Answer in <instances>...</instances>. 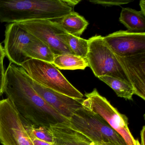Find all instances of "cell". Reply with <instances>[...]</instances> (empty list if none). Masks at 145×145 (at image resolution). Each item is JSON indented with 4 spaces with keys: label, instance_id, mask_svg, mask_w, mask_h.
Wrapping results in <instances>:
<instances>
[{
    "label": "cell",
    "instance_id": "2e32d148",
    "mask_svg": "<svg viewBox=\"0 0 145 145\" xmlns=\"http://www.w3.org/2000/svg\"><path fill=\"white\" fill-rule=\"evenodd\" d=\"M24 52L29 59H36L50 63H52L55 57L50 49L36 37L26 47Z\"/></svg>",
    "mask_w": 145,
    "mask_h": 145
},
{
    "label": "cell",
    "instance_id": "4316f807",
    "mask_svg": "<svg viewBox=\"0 0 145 145\" xmlns=\"http://www.w3.org/2000/svg\"><path fill=\"white\" fill-rule=\"evenodd\" d=\"M96 145H116L114 143H111V142H101V143H98V144H95Z\"/></svg>",
    "mask_w": 145,
    "mask_h": 145
},
{
    "label": "cell",
    "instance_id": "8992f818",
    "mask_svg": "<svg viewBox=\"0 0 145 145\" xmlns=\"http://www.w3.org/2000/svg\"><path fill=\"white\" fill-rule=\"evenodd\" d=\"M82 106L99 115L106 120L113 129L123 138L127 145H140L131 133L128 126V119L113 106L104 97L95 89L90 93H86Z\"/></svg>",
    "mask_w": 145,
    "mask_h": 145
},
{
    "label": "cell",
    "instance_id": "7402d4cb",
    "mask_svg": "<svg viewBox=\"0 0 145 145\" xmlns=\"http://www.w3.org/2000/svg\"><path fill=\"white\" fill-rule=\"evenodd\" d=\"M5 71L3 63H0V96L4 94L5 91Z\"/></svg>",
    "mask_w": 145,
    "mask_h": 145
},
{
    "label": "cell",
    "instance_id": "603a6c76",
    "mask_svg": "<svg viewBox=\"0 0 145 145\" xmlns=\"http://www.w3.org/2000/svg\"><path fill=\"white\" fill-rule=\"evenodd\" d=\"M34 145H55L54 143H50L41 140L34 137L33 136L29 135Z\"/></svg>",
    "mask_w": 145,
    "mask_h": 145
},
{
    "label": "cell",
    "instance_id": "ffe728a7",
    "mask_svg": "<svg viewBox=\"0 0 145 145\" xmlns=\"http://www.w3.org/2000/svg\"><path fill=\"white\" fill-rule=\"evenodd\" d=\"M21 118L24 128L29 135L33 136L41 140L50 143H54L53 137L49 128L35 125L29 123L22 117Z\"/></svg>",
    "mask_w": 145,
    "mask_h": 145
},
{
    "label": "cell",
    "instance_id": "30bf717a",
    "mask_svg": "<svg viewBox=\"0 0 145 145\" xmlns=\"http://www.w3.org/2000/svg\"><path fill=\"white\" fill-rule=\"evenodd\" d=\"M113 52L120 57L145 53V33L120 31L103 37Z\"/></svg>",
    "mask_w": 145,
    "mask_h": 145
},
{
    "label": "cell",
    "instance_id": "4fadbf2b",
    "mask_svg": "<svg viewBox=\"0 0 145 145\" xmlns=\"http://www.w3.org/2000/svg\"><path fill=\"white\" fill-rule=\"evenodd\" d=\"M68 121L49 127L55 145H96L87 137L72 128Z\"/></svg>",
    "mask_w": 145,
    "mask_h": 145
},
{
    "label": "cell",
    "instance_id": "484cf974",
    "mask_svg": "<svg viewBox=\"0 0 145 145\" xmlns=\"http://www.w3.org/2000/svg\"><path fill=\"white\" fill-rule=\"evenodd\" d=\"M140 7L141 11L143 15H145V1L142 0L140 2Z\"/></svg>",
    "mask_w": 145,
    "mask_h": 145
},
{
    "label": "cell",
    "instance_id": "5bb4252c",
    "mask_svg": "<svg viewBox=\"0 0 145 145\" xmlns=\"http://www.w3.org/2000/svg\"><path fill=\"white\" fill-rule=\"evenodd\" d=\"M56 22L67 33L78 37H80L89 25L83 16L74 11Z\"/></svg>",
    "mask_w": 145,
    "mask_h": 145
},
{
    "label": "cell",
    "instance_id": "277c9868",
    "mask_svg": "<svg viewBox=\"0 0 145 145\" xmlns=\"http://www.w3.org/2000/svg\"><path fill=\"white\" fill-rule=\"evenodd\" d=\"M87 59L89 67L96 77L108 76L131 85L123 67L103 40V37L95 35L88 40Z\"/></svg>",
    "mask_w": 145,
    "mask_h": 145
},
{
    "label": "cell",
    "instance_id": "cb8c5ba5",
    "mask_svg": "<svg viewBox=\"0 0 145 145\" xmlns=\"http://www.w3.org/2000/svg\"><path fill=\"white\" fill-rule=\"evenodd\" d=\"M5 56H6L5 49L1 44L0 43V63H3V61Z\"/></svg>",
    "mask_w": 145,
    "mask_h": 145
},
{
    "label": "cell",
    "instance_id": "44dd1931",
    "mask_svg": "<svg viewBox=\"0 0 145 145\" xmlns=\"http://www.w3.org/2000/svg\"><path fill=\"white\" fill-rule=\"evenodd\" d=\"M131 0H91L90 2L94 4L102 5L105 6H120L131 2Z\"/></svg>",
    "mask_w": 145,
    "mask_h": 145
},
{
    "label": "cell",
    "instance_id": "ba28073f",
    "mask_svg": "<svg viewBox=\"0 0 145 145\" xmlns=\"http://www.w3.org/2000/svg\"><path fill=\"white\" fill-rule=\"evenodd\" d=\"M16 23L44 42L55 56L73 54L60 37V35L66 33L57 22L51 20H36Z\"/></svg>",
    "mask_w": 145,
    "mask_h": 145
},
{
    "label": "cell",
    "instance_id": "5b68a950",
    "mask_svg": "<svg viewBox=\"0 0 145 145\" xmlns=\"http://www.w3.org/2000/svg\"><path fill=\"white\" fill-rule=\"evenodd\" d=\"M30 78L46 88L75 99L84 95L75 88L52 63L29 59L21 65Z\"/></svg>",
    "mask_w": 145,
    "mask_h": 145
},
{
    "label": "cell",
    "instance_id": "d4e9b609",
    "mask_svg": "<svg viewBox=\"0 0 145 145\" xmlns=\"http://www.w3.org/2000/svg\"><path fill=\"white\" fill-rule=\"evenodd\" d=\"M145 126H143L141 131L140 136L141 140V143H140V145H145Z\"/></svg>",
    "mask_w": 145,
    "mask_h": 145
},
{
    "label": "cell",
    "instance_id": "7c38bea8",
    "mask_svg": "<svg viewBox=\"0 0 145 145\" xmlns=\"http://www.w3.org/2000/svg\"><path fill=\"white\" fill-rule=\"evenodd\" d=\"M116 56L131 83L134 95L145 100V53L129 56Z\"/></svg>",
    "mask_w": 145,
    "mask_h": 145
},
{
    "label": "cell",
    "instance_id": "52a82bcc",
    "mask_svg": "<svg viewBox=\"0 0 145 145\" xmlns=\"http://www.w3.org/2000/svg\"><path fill=\"white\" fill-rule=\"evenodd\" d=\"M0 143L2 145H34L19 113L7 97L0 100Z\"/></svg>",
    "mask_w": 145,
    "mask_h": 145
},
{
    "label": "cell",
    "instance_id": "d6986e66",
    "mask_svg": "<svg viewBox=\"0 0 145 145\" xmlns=\"http://www.w3.org/2000/svg\"><path fill=\"white\" fill-rule=\"evenodd\" d=\"M98 78L111 87L118 96L126 100H132L134 89L129 84L110 76H102Z\"/></svg>",
    "mask_w": 145,
    "mask_h": 145
},
{
    "label": "cell",
    "instance_id": "7a4b0ae2",
    "mask_svg": "<svg viewBox=\"0 0 145 145\" xmlns=\"http://www.w3.org/2000/svg\"><path fill=\"white\" fill-rule=\"evenodd\" d=\"M78 0H0V22L58 21L73 11Z\"/></svg>",
    "mask_w": 145,
    "mask_h": 145
},
{
    "label": "cell",
    "instance_id": "9c48e42d",
    "mask_svg": "<svg viewBox=\"0 0 145 145\" xmlns=\"http://www.w3.org/2000/svg\"><path fill=\"white\" fill-rule=\"evenodd\" d=\"M35 38L16 23L7 24L4 49L10 63L21 66L28 60L24 54V50Z\"/></svg>",
    "mask_w": 145,
    "mask_h": 145
},
{
    "label": "cell",
    "instance_id": "8fae6325",
    "mask_svg": "<svg viewBox=\"0 0 145 145\" xmlns=\"http://www.w3.org/2000/svg\"><path fill=\"white\" fill-rule=\"evenodd\" d=\"M34 89L44 100L61 115L69 119L74 112L83 106L84 98L75 99L46 88L30 78Z\"/></svg>",
    "mask_w": 145,
    "mask_h": 145
},
{
    "label": "cell",
    "instance_id": "e0dca14e",
    "mask_svg": "<svg viewBox=\"0 0 145 145\" xmlns=\"http://www.w3.org/2000/svg\"><path fill=\"white\" fill-rule=\"evenodd\" d=\"M52 63L57 68L63 70H84L89 67L86 58L70 54L55 56Z\"/></svg>",
    "mask_w": 145,
    "mask_h": 145
},
{
    "label": "cell",
    "instance_id": "ac0fdd59",
    "mask_svg": "<svg viewBox=\"0 0 145 145\" xmlns=\"http://www.w3.org/2000/svg\"><path fill=\"white\" fill-rule=\"evenodd\" d=\"M73 55L86 58L89 49V41L80 37L65 33L60 35Z\"/></svg>",
    "mask_w": 145,
    "mask_h": 145
},
{
    "label": "cell",
    "instance_id": "6da1fadb",
    "mask_svg": "<svg viewBox=\"0 0 145 145\" xmlns=\"http://www.w3.org/2000/svg\"><path fill=\"white\" fill-rule=\"evenodd\" d=\"M4 93L21 117L33 124L49 128L68 120L36 92L30 77L21 66L10 63L5 71Z\"/></svg>",
    "mask_w": 145,
    "mask_h": 145
},
{
    "label": "cell",
    "instance_id": "9a60e30c",
    "mask_svg": "<svg viewBox=\"0 0 145 145\" xmlns=\"http://www.w3.org/2000/svg\"><path fill=\"white\" fill-rule=\"evenodd\" d=\"M119 21L128 29V31L135 33L145 32V15L141 11L131 8H123Z\"/></svg>",
    "mask_w": 145,
    "mask_h": 145
},
{
    "label": "cell",
    "instance_id": "3957f363",
    "mask_svg": "<svg viewBox=\"0 0 145 145\" xmlns=\"http://www.w3.org/2000/svg\"><path fill=\"white\" fill-rule=\"evenodd\" d=\"M72 128L87 137L95 144L111 142L116 145H127L122 137L101 116L82 106L68 120Z\"/></svg>",
    "mask_w": 145,
    "mask_h": 145
}]
</instances>
